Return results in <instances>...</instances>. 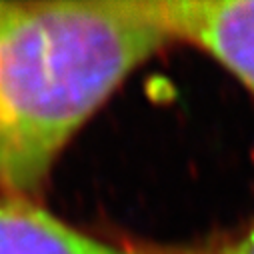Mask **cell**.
<instances>
[{
    "label": "cell",
    "mask_w": 254,
    "mask_h": 254,
    "mask_svg": "<svg viewBox=\"0 0 254 254\" xmlns=\"http://www.w3.org/2000/svg\"><path fill=\"white\" fill-rule=\"evenodd\" d=\"M168 42L160 0L0 2V184L36 190L74 132Z\"/></svg>",
    "instance_id": "cell-1"
},
{
    "label": "cell",
    "mask_w": 254,
    "mask_h": 254,
    "mask_svg": "<svg viewBox=\"0 0 254 254\" xmlns=\"http://www.w3.org/2000/svg\"><path fill=\"white\" fill-rule=\"evenodd\" d=\"M0 254H142L100 242L20 198H0ZM172 254H198V248Z\"/></svg>",
    "instance_id": "cell-3"
},
{
    "label": "cell",
    "mask_w": 254,
    "mask_h": 254,
    "mask_svg": "<svg viewBox=\"0 0 254 254\" xmlns=\"http://www.w3.org/2000/svg\"><path fill=\"white\" fill-rule=\"evenodd\" d=\"M198 254H254V214L198 246Z\"/></svg>",
    "instance_id": "cell-4"
},
{
    "label": "cell",
    "mask_w": 254,
    "mask_h": 254,
    "mask_svg": "<svg viewBox=\"0 0 254 254\" xmlns=\"http://www.w3.org/2000/svg\"><path fill=\"white\" fill-rule=\"evenodd\" d=\"M172 42L188 44L254 96V0H160Z\"/></svg>",
    "instance_id": "cell-2"
}]
</instances>
